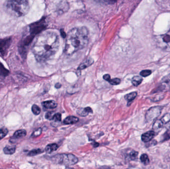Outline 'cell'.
I'll return each mask as SVG.
<instances>
[{"mask_svg": "<svg viewBox=\"0 0 170 169\" xmlns=\"http://www.w3.org/2000/svg\"><path fill=\"white\" fill-rule=\"evenodd\" d=\"M52 120L56 123L60 122L61 121V114L60 113H56L54 114Z\"/></svg>", "mask_w": 170, "mask_h": 169, "instance_id": "cell-28", "label": "cell"}, {"mask_svg": "<svg viewBox=\"0 0 170 169\" xmlns=\"http://www.w3.org/2000/svg\"><path fill=\"white\" fill-rule=\"evenodd\" d=\"M54 115V114H53V112H47L45 115V118L47 119V120H52Z\"/></svg>", "mask_w": 170, "mask_h": 169, "instance_id": "cell-32", "label": "cell"}, {"mask_svg": "<svg viewBox=\"0 0 170 169\" xmlns=\"http://www.w3.org/2000/svg\"><path fill=\"white\" fill-rule=\"evenodd\" d=\"M61 84H60L59 83H58L55 85V87L56 88H60L61 87Z\"/></svg>", "mask_w": 170, "mask_h": 169, "instance_id": "cell-34", "label": "cell"}, {"mask_svg": "<svg viewBox=\"0 0 170 169\" xmlns=\"http://www.w3.org/2000/svg\"><path fill=\"white\" fill-rule=\"evenodd\" d=\"M129 169H139V168H137L131 167L130 168H129Z\"/></svg>", "mask_w": 170, "mask_h": 169, "instance_id": "cell-35", "label": "cell"}, {"mask_svg": "<svg viewBox=\"0 0 170 169\" xmlns=\"http://www.w3.org/2000/svg\"><path fill=\"white\" fill-rule=\"evenodd\" d=\"M51 160L56 164L65 165L67 166L74 165L78 162L77 157L72 154H57L53 156Z\"/></svg>", "mask_w": 170, "mask_h": 169, "instance_id": "cell-4", "label": "cell"}, {"mask_svg": "<svg viewBox=\"0 0 170 169\" xmlns=\"http://www.w3.org/2000/svg\"><path fill=\"white\" fill-rule=\"evenodd\" d=\"M140 159L141 162L143 163L145 165H147L150 162L148 156L146 154H142L141 155Z\"/></svg>", "mask_w": 170, "mask_h": 169, "instance_id": "cell-21", "label": "cell"}, {"mask_svg": "<svg viewBox=\"0 0 170 169\" xmlns=\"http://www.w3.org/2000/svg\"><path fill=\"white\" fill-rule=\"evenodd\" d=\"M152 74L151 71L150 70H143L140 73V74L143 77H148L149 75H150Z\"/></svg>", "mask_w": 170, "mask_h": 169, "instance_id": "cell-30", "label": "cell"}, {"mask_svg": "<svg viewBox=\"0 0 170 169\" xmlns=\"http://www.w3.org/2000/svg\"><path fill=\"white\" fill-rule=\"evenodd\" d=\"M108 82L110 84L116 85L119 84V83H121V80L119 79H110Z\"/></svg>", "mask_w": 170, "mask_h": 169, "instance_id": "cell-31", "label": "cell"}, {"mask_svg": "<svg viewBox=\"0 0 170 169\" xmlns=\"http://www.w3.org/2000/svg\"><path fill=\"white\" fill-rule=\"evenodd\" d=\"M103 79H104L105 80L108 82L111 79H110V74H105V75L103 76Z\"/></svg>", "mask_w": 170, "mask_h": 169, "instance_id": "cell-33", "label": "cell"}, {"mask_svg": "<svg viewBox=\"0 0 170 169\" xmlns=\"http://www.w3.org/2000/svg\"><path fill=\"white\" fill-rule=\"evenodd\" d=\"M59 146L56 143H52L47 145L45 147V151L47 153H51L52 152H54L57 150Z\"/></svg>", "mask_w": 170, "mask_h": 169, "instance_id": "cell-17", "label": "cell"}, {"mask_svg": "<svg viewBox=\"0 0 170 169\" xmlns=\"http://www.w3.org/2000/svg\"><path fill=\"white\" fill-rule=\"evenodd\" d=\"M170 138V125L166 131L162 135V141L168 140Z\"/></svg>", "mask_w": 170, "mask_h": 169, "instance_id": "cell-25", "label": "cell"}, {"mask_svg": "<svg viewBox=\"0 0 170 169\" xmlns=\"http://www.w3.org/2000/svg\"><path fill=\"white\" fill-rule=\"evenodd\" d=\"M93 63H94V60L93 58H88L79 66L78 70H82L84 69L88 68L90 66H91Z\"/></svg>", "mask_w": 170, "mask_h": 169, "instance_id": "cell-15", "label": "cell"}, {"mask_svg": "<svg viewBox=\"0 0 170 169\" xmlns=\"http://www.w3.org/2000/svg\"><path fill=\"white\" fill-rule=\"evenodd\" d=\"M16 147L15 146H11V145H7L4 147L3 151L6 154L8 155H12L15 153L16 152Z\"/></svg>", "mask_w": 170, "mask_h": 169, "instance_id": "cell-18", "label": "cell"}, {"mask_svg": "<svg viewBox=\"0 0 170 169\" xmlns=\"http://www.w3.org/2000/svg\"><path fill=\"white\" fill-rule=\"evenodd\" d=\"M31 111L35 115H39L41 112L40 108L36 104L33 105L31 107Z\"/></svg>", "mask_w": 170, "mask_h": 169, "instance_id": "cell-24", "label": "cell"}, {"mask_svg": "<svg viewBox=\"0 0 170 169\" xmlns=\"http://www.w3.org/2000/svg\"><path fill=\"white\" fill-rule=\"evenodd\" d=\"M6 8L12 15L20 17L28 13L30 5L27 1H8L6 4Z\"/></svg>", "mask_w": 170, "mask_h": 169, "instance_id": "cell-3", "label": "cell"}, {"mask_svg": "<svg viewBox=\"0 0 170 169\" xmlns=\"http://www.w3.org/2000/svg\"><path fill=\"white\" fill-rule=\"evenodd\" d=\"M89 41V31L85 27H76L69 31L67 35L64 52L70 56L86 47Z\"/></svg>", "mask_w": 170, "mask_h": 169, "instance_id": "cell-2", "label": "cell"}, {"mask_svg": "<svg viewBox=\"0 0 170 169\" xmlns=\"http://www.w3.org/2000/svg\"><path fill=\"white\" fill-rule=\"evenodd\" d=\"M12 38L6 37L5 38L0 39V55L5 57L7 55L8 50L12 43Z\"/></svg>", "mask_w": 170, "mask_h": 169, "instance_id": "cell-7", "label": "cell"}, {"mask_svg": "<svg viewBox=\"0 0 170 169\" xmlns=\"http://www.w3.org/2000/svg\"><path fill=\"white\" fill-rule=\"evenodd\" d=\"M42 131V129L41 128H39L37 129H36L31 134V137L34 138V137H37L39 136H40L41 134Z\"/></svg>", "mask_w": 170, "mask_h": 169, "instance_id": "cell-27", "label": "cell"}, {"mask_svg": "<svg viewBox=\"0 0 170 169\" xmlns=\"http://www.w3.org/2000/svg\"><path fill=\"white\" fill-rule=\"evenodd\" d=\"M164 125V124L162 123V121H161L160 119L157 120L156 121H155L153 125V131L155 133L159 132L162 129Z\"/></svg>", "mask_w": 170, "mask_h": 169, "instance_id": "cell-14", "label": "cell"}, {"mask_svg": "<svg viewBox=\"0 0 170 169\" xmlns=\"http://www.w3.org/2000/svg\"><path fill=\"white\" fill-rule=\"evenodd\" d=\"M138 152L136 151L132 150L129 153V158L131 160H136L137 158Z\"/></svg>", "mask_w": 170, "mask_h": 169, "instance_id": "cell-29", "label": "cell"}, {"mask_svg": "<svg viewBox=\"0 0 170 169\" xmlns=\"http://www.w3.org/2000/svg\"><path fill=\"white\" fill-rule=\"evenodd\" d=\"M9 74V71L5 68L3 64L0 61V77L4 79Z\"/></svg>", "mask_w": 170, "mask_h": 169, "instance_id": "cell-16", "label": "cell"}, {"mask_svg": "<svg viewBox=\"0 0 170 169\" xmlns=\"http://www.w3.org/2000/svg\"><path fill=\"white\" fill-rule=\"evenodd\" d=\"M93 110L90 107L80 108L77 111V114L82 117H85L88 115L89 113H93Z\"/></svg>", "mask_w": 170, "mask_h": 169, "instance_id": "cell-13", "label": "cell"}, {"mask_svg": "<svg viewBox=\"0 0 170 169\" xmlns=\"http://www.w3.org/2000/svg\"><path fill=\"white\" fill-rule=\"evenodd\" d=\"M59 45L58 34L53 31H47L37 37L33 47V53L37 61H46L57 52Z\"/></svg>", "mask_w": 170, "mask_h": 169, "instance_id": "cell-1", "label": "cell"}, {"mask_svg": "<svg viewBox=\"0 0 170 169\" xmlns=\"http://www.w3.org/2000/svg\"><path fill=\"white\" fill-rule=\"evenodd\" d=\"M143 79L139 76H135L132 79V83L134 86H137L142 82Z\"/></svg>", "mask_w": 170, "mask_h": 169, "instance_id": "cell-20", "label": "cell"}, {"mask_svg": "<svg viewBox=\"0 0 170 169\" xmlns=\"http://www.w3.org/2000/svg\"><path fill=\"white\" fill-rule=\"evenodd\" d=\"M137 95V93L136 92H133L127 94L124 96L125 100L128 101V103H130L136 98Z\"/></svg>", "mask_w": 170, "mask_h": 169, "instance_id": "cell-19", "label": "cell"}, {"mask_svg": "<svg viewBox=\"0 0 170 169\" xmlns=\"http://www.w3.org/2000/svg\"><path fill=\"white\" fill-rule=\"evenodd\" d=\"M42 105L46 109H54L57 107V104L53 100H49L44 101L42 103Z\"/></svg>", "mask_w": 170, "mask_h": 169, "instance_id": "cell-11", "label": "cell"}, {"mask_svg": "<svg viewBox=\"0 0 170 169\" xmlns=\"http://www.w3.org/2000/svg\"><path fill=\"white\" fill-rule=\"evenodd\" d=\"M162 107L161 106H155L151 108L146 113V120L148 122H151L156 119L161 113Z\"/></svg>", "mask_w": 170, "mask_h": 169, "instance_id": "cell-6", "label": "cell"}, {"mask_svg": "<svg viewBox=\"0 0 170 169\" xmlns=\"http://www.w3.org/2000/svg\"><path fill=\"white\" fill-rule=\"evenodd\" d=\"M162 123L164 124V125L166 124L170 121V113H167L165 115L163 116V117L160 119Z\"/></svg>", "mask_w": 170, "mask_h": 169, "instance_id": "cell-26", "label": "cell"}, {"mask_svg": "<svg viewBox=\"0 0 170 169\" xmlns=\"http://www.w3.org/2000/svg\"><path fill=\"white\" fill-rule=\"evenodd\" d=\"M26 135V131L25 129H19L16 131V132L14 133L12 137H11L10 139V142L12 140H15L19 138H22L23 137H25Z\"/></svg>", "mask_w": 170, "mask_h": 169, "instance_id": "cell-10", "label": "cell"}, {"mask_svg": "<svg viewBox=\"0 0 170 169\" xmlns=\"http://www.w3.org/2000/svg\"><path fill=\"white\" fill-rule=\"evenodd\" d=\"M44 152V151L42 150L41 149H33L31 151L28 153V156H34L37 155L38 154H41Z\"/></svg>", "mask_w": 170, "mask_h": 169, "instance_id": "cell-22", "label": "cell"}, {"mask_svg": "<svg viewBox=\"0 0 170 169\" xmlns=\"http://www.w3.org/2000/svg\"><path fill=\"white\" fill-rule=\"evenodd\" d=\"M79 118L75 116H70L67 117L66 118L64 119L63 123L65 125H72V124H75L77 123L79 121Z\"/></svg>", "mask_w": 170, "mask_h": 169, "instance_id": "cell-12", "label": "cell"}, {"mask_svg": "<svg viewBox=\"0 0 170 169\" xmlns=\"http://www.w3.org/2000/svg\"><path fill=\"white\" fill-rule=\"evenodd\" d=\"M44 27L43 23L41 22H37L36 23H32L30 25V31L31 35L34 36L36 34H39Z\"/></svg>", "mask_w": 170, "mask_h": 169, "instance_id": "cell-8", "label": "cell"}, {"mask_svg": "<svg viewBox=\"0 0 170 169\" xmlns=\"http://www.w3.org/2000/svg\"><path fill=\"white\" fill-rule=\"evenodd\" d=\"M8 129L6 128H2L0 129V140L4 138L7 134H8Z\"/></svg>", "mask_w": 170, "mask_h": 169, "instance_id": "cell-23", "label": "cell"}, {"mask_svg": "<svg viewBox=\"0 0 170 169\" xmlns=\"http://www.w3.org/2000/svg\"><path fill=\"white\" fill-rule=\"evenodd\" d=\"M159 48L167 51H170V29L165 34L158 35L155 40Z\"/></svg>", "mask_w": 170, "mask_h": 169, "instance_id": "cell-5", "label": "cell"}, {"mask_svg": "<svg viewBox=\"0 0 170 169\" xmlns=\"http://www.w3.org/2000/svg\"><path fill=\"white\" fill-rule=\"evenodd\" d=\"M155 135V132L154 131H148L141 135V140L144 142H150L154 138Z\"/></svg>", "mask_w": 170, "mask_h": 169, "instance_id": "cell-9", "label": "cell"}]
</instances>
